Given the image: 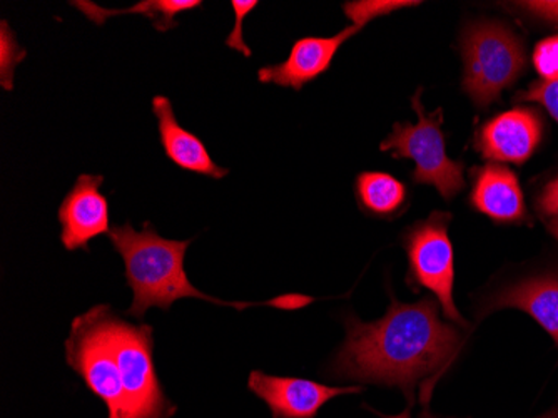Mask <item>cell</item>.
<instances>
[{
  "label": "cell",
  "instance_id": "17",
  "mask_svg": "<svg viewBox=\"0 0 558 418\" xmlns=\"http://www.w3.org/2000/svg\"><path fill=\"white\" fill-rule=\"evenodd\" d=\"M418 4L420 2H409V0H360V2H347L343 5V12L350 21H353V25L365 27V24L373 19Z\"/></svg>",
  "mask_w": 558,
  "mask_h": 418
},
{
  "label": "cell",
  "instance_id": "6",
  "mask_svg": "<svg viewBox=\"0 0 558 418\" xmlns=\"http://www.w3.org/2000/svg\"><path fill=\"white\" fill-rule=\"evenodd\" d=\"M64 350L69 367L108 408V418H131L119 365L106 333L105 304L72 320Z\"/></svg>",
  "mask_w": 558,
  "mask_h": 418
},
{
  "label": "cell",
  "instance_id": "3",
  "mask_svg": "<svg viewBox=\"0 0 558 418\" xmlns=\"http://www.w3.org/2000/svg\"><path fill=\"white\" fill-rule=\"evenodd\" d=\"M105 326L121 372L131 418L174 417L178 407L166 397L156 372L153 326L125 322L109 304H105Z\"/></svg>",
  "mask_w": 558,
  "mask_h": 418
},
{
  "label": "cell",
  "instance_id": "10",
  "mask_svg": "<svg viewBox=\"0 0 558 418\" xmlns=\"http://www.w3.org/2000/svg\"><path fill=\"white\" fill-rule=\"evenodd\" d=\"M362 29L360 25H350L331 37H301L291 47L287 61L259 69V83L303 89L329 71L340 47Z\"/></svg>",
  "mask_w": 558,
  "mask_h": 418
},
{
  "label": "cell",
  "instance_id": "16",
  "mask_svg": "<svg viewBox=\"0 0 558 418\" xmlns=\"http://www.w3.org/2000/svg\"><path fill=\"white\" fill-rule=\"evenodd\" d=\"M354 193L360 207L376 218L397 215L407 201V188L395 176L381 171H365L356 178Z\"/></svg>",
  "mask_w": 558,
  "mask_h": 418
},
{
  "label": "cell",
  "instance_id": "4",
  "mask_svg": "<svg viewBox=\"0 0 558 418\" xmlns=\"http://www.w3.org/2000/svg\"><path fill=\"white\" fill-rule=\"evenodd\" d=\"M463 89L487 108L525 71L522 40L497 22L472 25L463 37Z\"/></svg>",
  "mask_w": 558,
  "mask_h": 418
},
{
  "label": "cell",
  "instance_id": "15",
  "mask_svg": "<svg viewBox=\"0 0 558 418\" xmlns=\"http://www.w3.org/2000/svg\"><path fill=\"white\" fill-rule=\"evenodd\" d=\"M77 11L83 12L90 22L96 25H102L109 19L116 15L141 14L149 19L155 25V29L159 33H168V31L178 27L175 15L183 12L194 11V9L203 8L201 0H143L140 4L130 9H102L100 5L94 4L90 0H77L71 2Z\"/></svg>",
  "mask_w": 558,
  "mask_h": 418
},
{
  "label": "cell",
  "instance_id": "2",
  "mask_svg": "<svg viewBox=\"0 0 558 418\" xmlns=\"http://www.w3.org/2000/svg\"><path fill=\"white\" fill-rule=\"evenodd\" d=\"M108 238L116 253L124 260L125 282L133 291V304L125 311L131 319L144 320L149 308L169 311L175 301L184 298H197L236 310L263 304L219 300L197 290L184 270V258L193 240L162 238L149 222L144 223L141 231H136L131 223L114 226Z\"/></svg>",
  "mask_w": 558,
  "mask_h": 418
},
{
  "label": "cell",
  "instance_id": "8",
  "mask_svg": "<svg viewBox=\"0 0 558 418\" xmlns=\"http://www.w3.org/2000/svg\"><path fill=\"white\" fill-rule=\"evenodd\" d=\"M247 389L268 405L272 418H315L323 407L341 395L362 394V386H331L294 377L250 373Z\"/></svg>",
  "mask_w": 558,
  "mask_h": 418
},
{
  "label": "cell",
  "instance_id": "5",
  "mask_svg": "<svg viewBox=\"0 0 558 418\" xmlns=\"http://www.w3.org/2000/svg\"><path fill=\"white\" fill-rule=\"evenodd\" d=\"M423 89L413 96L412 104L418 112V122H397L390 136L379 144L384 153H391L397 159H413L416 168L413 179L418 184H432L445 200L457 196L465 187L463 165L448 158L445 150V136L441 133L444 111L437 109L432 115H425L420 96Z\"/></svg>",
  "mask_w": 558,
  "mask_h": 418
},
{
  "label": "cell",
  "instance_id": "20",
  "mask_svg": "<svg viewBox=\"0 0 558 418\" xmlns=\"http://www.w3.org/2000/svg\"><path fill=\"white\" fill-rule=\"evenodd\" d=\"M517 99L542 104L558 122V81H537L529 89L517 94Z\"/></svg>",
  "mask_w": 558,
  "mask_h": 418
},
{
  "label": "cell",
  "instance_id": "19",
  "mask_svg": "<svg viewBox=\"0 0 558 418\" xmlns=\"http://www.w3.org/2000/svg\"><path fill=\"white\" fill-rule=\"evenodd\" d=\"M534 65L544 81H558V36L541 40L534 50Z\"/></svg>",
  "mask_w": 558,
  "mask_h": 418
},
{
  "label": "cell",
  "instance_id": "12",
  "mask_svg": "<svg viewBox=\"0 0 558 418\" xmlns=\"http://www.w3.org/2000/svg\"><path fill=\"white\" fill-rule=\"evenodd\" d=\"M153 112L158 119L159 140L169 162L184 171L213 179H222L230 175V169L213 162L206 144L178 122L169 97H153Z\"/></svg>",
  "mask_w": 558,
  "mask_h": 418
},
{
  "label": "cell",
  "instance_id": "25",
  "mask_svg": "<svg viewBox=\"0 0 558 418\" xmlns=\"http://www.w3.org/2000/svg\"><path fill=\"white\" fill-rule=\"evenodd\" d=\"M548 229H550L551 235L558 240V218L547 219Z\"/></svg>",
  "mask_w": 558,
  "mask_h": 418
},
{
  "label": "cell",
  "instance_id": "1",
  "mask_svg": "<svg viewBox=\"0 0 558 418\" xmlns=\"http://www.w3.org/2000/svg\"><path fill=\"white\" fill-rule=\"evenodd\" d=\"M347 339L331 361L335 379L400 386L413 402L416 383L434 377L457 355L462 333L440 320L432 298L407 304L391 300L384 319L344 320Z\"/></svg>",
  "mask_w": 558,
  "mask_h": 418
},
{
  "label": "cell",
  "instance_id": "21",
  "mask_svg": "<svg viewBox=\"0 0 558 418\" xmlns=\"http://www.w3.org/2000/svg\"><path fill=\"white\" fill-rule=\"evenodd\" d=\"M231 5H233L234 14H236V24H234L233 33L226 37L225 44L230 47V49L241 52L244 58H251L253 52H251L250 47H247V44L244 43L243 39V22L247 14L255 11L258 2H256V0H233Z\"/></svg>",
  "mask_w": 558,
  "mask_h": 418
},
{
  "label": "cell",
  "instance_id": "23",
  "mask_svg": "<svg viewBox=\"0 0 558 418\" xmlns=\"http://www.w3.org/2000/svg\"><path fill=\"white\" fill-rule=\"evenodd\" d=\"M526 9L558 24V2H523Z\"/></svg>",
  "mask_w": 558,
  "mask_h": 418
},
{
  "label": "cell",
  "instance_id": "11",
  "mask_svg": "<svg viewBox=\"0 0 558 418\" xmlns=\"http://www.w3.org/2000/svg\"><path fill=\"white\" fill-rule=\"evenodd\" d=\"M544 128L532 109L515 108L485 122L476 134V150L490 162L523 165L537 150Z\"/></svg>",
  "mask_w": 558,
  "mask_h": 418
},
{
  "label": "cell",
  "instance_id": "18",
  "mask_svg": "<svg viewBox=\"0 0 558 418\" xmlns=\"http://www.w3.org/2000/svg\"><path fill=\"white\" fill-rule=\"evenodd\" d=\"M2 40V61H0V69H2V74H0V81H2V87L5 91L14 89V69L19 62L24 61L25 49L19 47L17 40H15L14 33L12 29H9V24L5 21H2V34H0Z\"/></svg>",
  "mask_w": 558,
  "mask_h": 418
},
{
  "label": "cell",
  "instance_id": "22",
  "mask_svg": "<svg viewBox=\"0 0 558 418\" xmlns=\"http://www.w3.org/2000/svg\"><path fill=\"white\" fill-rule=\"evenodd\" d=\"M537 210L542 218H558V178L548 182L537 200Z\"/></svg>",
  "mask_w": 558,
  "mask_h": 418
},
{
  "label": "cell",
  "instance_id": "13",
  "mask_svg": "<svg viewBox=\"0 0 558 418\" xmlns=\"http://www.w3.org/2000/svg\"><path fill=\"white\" fill-rule=\"evenodd\" d=\"M470 203L498 223H519L526 218L525 201L515 172L507 166L490 165L475 171Z\"/></svg>",
  "mask_w": 558,
  "mask_h": 418
},
{
  "label": "cell",
  "instance_id": "14",
  "mask_svg": "<svg viewBox=\"0 0 558 418\" xmlns=\"http://www.w3.org/2000/svg\"><path fill=\"white\" fill-rule=\"evenodd\" d=\"M519 308L541 323L558 347V279H529L501 291L492 301L490 310Z\"/></svg>",
  "mask_w": 558,
  "mask_h": 418
},
{
  "label": "cell",
  "instance_id": "24",
  "mask_svg": "<svg viewBox=\"0 0 558 418\" xmlns=\"http://www.w3.org/2000/svg\"><path fill=\"white\" fill-rule=\"evenodd\" d=\"M420 418H437L434 417V415L429 414L428 410H423L422 415H420ZM538 418H558V408L557 410H551L550 414L542 415V417Z\"/></svg>",
  "mask_w": 558,
  "mask_h": 418
},
{
  "label": "cell",
  "instance_id": "7",
  "mask_svg": "<svg viewBox=\"0 0 558 418\" xmlns=\"http://www.w3.org/2000/svg\"><path fill=\"white\" fill-rule=\"evenodd\" d=\"M450 219V213L435 212L404 235V250L410 263L409 283L432 291L445 317L466 326L453 300V247L448 238Z\"/></svg>",
  "mask_w": 558,
  "mask_h": 418
},
{
  "label": "cell",
  "instance_id": "9",
  "mask_svg": "<svg viewBox=\"0 0 558 418\" xmlns=\"http://www.w3.org/2000/svg\"><path fill=\"white\" fill-rule=\"evenodd\" d=\"M105 176L81 175L59 207L61 243L68 251H89L94 238L111 231L109 201L100 193Z\"/></svg>",
  "mask_w": 558,
  "mask_h": 418
}]
</instances>
